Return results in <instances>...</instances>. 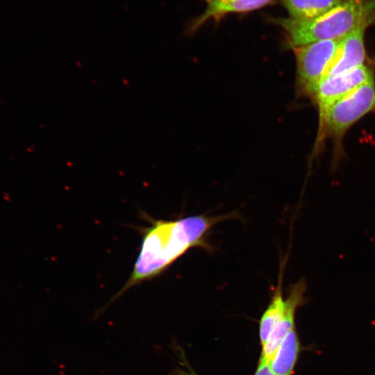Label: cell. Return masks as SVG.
<instances>
[{
  "mask_svg": "<svg viewBox=\"0 0 375 375\" xmlns=\"http://www.w3.org/2000/svg\"><path fill=\"white\" fill-rule=\"evenodd\" d=\"M144 216L149 226L139 229L142 242L132 272L112 301L133 286L159 276L188 250L195 247L209 249L207 236L210 229L231 217V215H199L165 220Z\"/></svg>",
  "mask_w": 375,
  "mask_h": 375,
  "instance_id": "obj_1",
  "label": "cell"
},
{
  "mask_svg": "<svg viewBox=\"0 0 375 375\" xmlns=\"http://www.w3.org/2000/svg\"><path fill=\"white\" fill-rule=\"evenodd\" d=\"M206 7L197 17L188 25L187 33L192 35L206 22L210 19L219 22L231 13H243L260 9L271 5L276 0H203Z\"/></svg>",
  "mask_w": 375,
  "mask_h": 375,
  "instance_id": "obj_8",
  "label": "cell"
},
{
  "mask_svg": "<svg viewBox=\"0 0 375 375\" xmlns=\"http://www.w3.org/2000/svg\"><path fill=\"white\" fill-rule=\"evenodd\" d=\"M288 17L298 21L315 19L346 0H278Z\"/></svg>",
  "mask_w": 375,
  "mask_h": 375,
  "instance_id": "obj_10",
  "label": "cell"
},
{
  "mask_svg": "<svg viewBox=\"0 0 375 375\" xmlns=\"http://www.w3.org/2000/svg\"><path fill=\"white\" fill-rule=\"evenodd\" d=\"M269 22L281 28L287 47L292 49L317 41L341 39L375 24V0H346L310 20L272 17Z\"/></svg>",
  "mask_w": 375,
  "mask_h": 375,
  "instance_id": "obj_2",
  "label": "cell"
},
{
  "mask_svg": "<svg viewBox=\"0 0 375 375\" xmlns=\"http://www.w3.org/2000/svg\"><path fill=\"white\" fill-rule=\"evenodd\" d=\"M300 351V343L295 327L283 339L269 362L274 375H292Z\"/></svg>",
  "mask_w": 375,
  "mask_h": 375,
  "instance_id": "obj_9",
  "label": "cell"
},
{
  "mask_svg": "<svg viewBox=\"0 0 375 375\" xmlns=\"http://www.w3.org/2000/svg\"><path fill=\"white\" fill-rule=\"evenodd\" d=\"M341 39L325 40L292 49L296 60V92L312 101L340 49Z\"/></svg>",
  "mask_w": 375,
  "mask_h": 375,
  "instance_id": "obj_4",
  "label": "cell"
},
{
  "mask_svg": "<svg viewBox=\"0 0 375 375\" xmlns=\"http://www.w3.org/2000/svg\"><path fill=\"white\" fill-rule=\"evenodd\" d=\"M254 375H274L269 364L262 359H260L258 368Z\"/></svg>",
  "mask_w": 375,
  "mask_h": 375,
  "instance_id": "obj_12",
  "label": "cell"
},
{
  "mask_svg": "<svg viewBox=\"0 0 375 375\" xmlns=\"http://www.w3.org/2000/svg\"><path fill=\"white\" fill-rule=\"evenodd\" d=\"M278 281L267 308L264 311L259 327L260 339L262 346L267 341L276 324L280 320L285 308V298L282 291V270H280Z\"/></svg>",
  "mask_w": 375,
  "mask_h": 375,
  "instance_id": "obj_11",
  "label": "cell"
},
{
  "mask_svg": "<svg viewBox=\"0 0 375 375\" xmlns=\"http://www.w3.org/2000/svg\"><path fill=\"white\" fill-rule=\"evenodd\" d=\"M189 372H187L183 369H179L176 373V375H197L191 369H188Z\"/></svg>",
  "mask_w": 375,
  "mask_h": 375,
  "instance_id": "obj_13",
  "label": "cell"
},
{
  "mask_svg": "<svg viewBox=\"0 0 375 375\" xmlns=\"http://www.w3.org/2000/svg\"><path fill=\"white\" fill-rule=\"evenodd\" d=\"M375 79L374 69L364 65L346 73L326 77L319 83L312 101L318 106L319 122L335 101Z\"/></svg>",
  "mask_w": 375,
  "mask_h": 375,
  "instance_id": "obj_5",
  "label": "cell"
},
{
  "mask_svg": "<svg viewBox=\"0 0 375 375\" xmlns=\"http://www.w3.org/2000/svg\"><path fill=\"white\" fill-rule=\"evenodd\" d=\"M306 282L303 278H301L294 284L290 286L288 296L285 298L283 313L273 329L267 341L262 346L260 358L268 364L273 358L283 339L295 327L294 318L296 311L306 301Z\"/></svg>",
  "mask_w": 375,
  "mask_h": 375,
  "instance_id": "obj_6",
  "label": "cell"
},
{
  "mask_svg": "<svg viewBox=\"0 0 375 375\" xmlns=\"http://www.w3.org/2000/svg\"><path fill=\"white\" fill-rule=\"evenodd\" d=\"M375 108V79L333 103L319 122L318 140L331 138L340 149L347 131Z\"/></svg>",
  "mask_w": 375,
  "mask_h": 375,
  "instance_id": "obj_3",
  "label": "cell"
},
{
  "mask_svg": "<svg viewBox=\"0 0 375 375\" xmlns=\"http://www.w3.org/2000/svg\"><path fill=\"white\" fill-rule=\"evenodd\" d=\"M366 29L359 28L342 38L340 49L324 78L346 73L365 65Z\"/></svg>",
  "mask_w": 375,
  "mask_h": 375,
  "instance_id": "obj_7",
  "label": "cell"
}]
</instances>
